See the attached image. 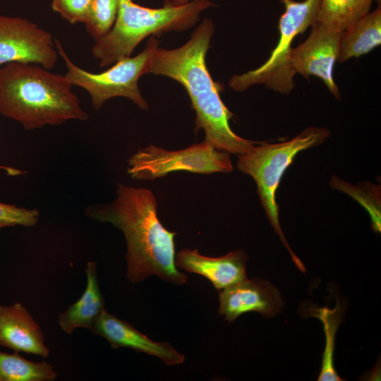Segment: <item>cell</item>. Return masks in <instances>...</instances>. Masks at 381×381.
Listing matches in <instances>:
<instances>
[{
	"mask_svg": "<svg viewBox=\"0 0 381 381\" xmlns=\"http://www.w3.org/2000/svg\"><path fill=\"white\" fill-rule=\"evenodd\" d=\"M308 316L318 318L323 325L325 346L322 353L321 369L318 381L344 380L337 373L334 365L335 337L339 325L343 320L344 307L337 301L334 308L316 307L313 305L305 310Z\"/></svg>",
	"mask_w": 381,
	"mask_h": 381,
	"instance_id": "cell-17",
	"label": "cell"
},
{
	"mask_svg": "<svg viewBox=\"0 0 381 381\" xmlns=\"http://www.w3.org/2000/svg\"><path fill=\"white\" fill-rule=\"evenodd\" d=\"M173 6H181L189 2L190 0H167Z\"/></svg>",
	"mask_w": 381,
	"mask_h": 381,
	"instance_id": "cell-25",
	"label": "cell"
},
{
	"mask_svg": "<svg viewBox=\"0 0 381 381\" xmlns=\"http://www.w3.org/2000/svg\"><path fill=\"white\" fill-rule=\"evenodd\" d=\"M210 0H193L173 6L167 0L159 8L138 5L132 0H119L115 22L110 30L95 42L92 54L102 68L130 56L137 45L150 35L186 30L194 25L204 10L214 6Z\"/></svg>",
	"mask_w": 381,
	"mask_h": 381,
	"instance_id": "cell-4",
	"label": "cell"
},
{
	"mask_svg": "<svg viewBox=\"0 0 381 381\" xmlns=\"http://www.w3.org/2000/svg\"><path fill=\"white\" fill-rule=\"evenodd\" d=\"M341 34L317 22L306 41L292 49L290 56L291 67L295 74L305 78L318 77L337 99L341 96L333 71L340 51Z\"/></svg>",
	"mask_w": 381,
	"mask_h": 381,
	"instance_id": "cell-10",
	"label": "cell"
},
{
	"mask_svg": "<svg viewBox=\"0 0 381 381\" xmlns=\"http://www.w3.org/2000/svg\"><path fill=\"white\" fill-rule=\"evenodd\" d=\"M153 35L145 48L138 55L124 57L101 73H92L75 64L68 57L61 42L54 38L59 55L66 66L65 76L73 85L85 90L91 98L92 106L99 109L111 98L123 97L139 108L147 109L148 104L138 87L140 78L148 73L150 64L159 41Z\"/></svg>",
	"mask_w": 381,
	"mask_h": 381,
	"instance_id": "cell-7",
	"label": "cell"
},
{
	"mask_svg": "<svg viewBox=\"0 0 381 381\" xmlns=\"http://www.w3.org/2000/svg\"><path fill=\"white\" fill-rule=\"evenodd\" d=\"M0 346L42 358L50 353L40 327L20 302L0 305Z\"/></svg>",
	"mask_w": 381,
	"mask_h": 381,
	"instance_id": "cell-14",
	"label": "cell"
},
{
	"mask_svg": "<svg viewBox=\"0 0 381 381\" xmlns=\"http://www.w3.org/2000/svg\"><path fill=\"white\" fill-rule=\"evenodd\" d=\"M58 373L53 365L28 360L18 352L0 351V381H54Z\"/></svg>",
	"mask_w": 381,
	"mask_h": 381,
	"instance_id": "cell-18",
	"label": "cell"
},
{
	"mask_svg": "<svg viewBox=\"0 0 381 381\" xmlns=\"http://www.w3.org/2000/svg\"><path fill=\"white\" fill-rule=\"evenodd\" d=\"M247 259V254L242 250L211 258L200 254L197 250L184 248L176 255L175 262L178 267L205 277L220 291L248 278Z\"/></svg>",
	"mask_w": 381,
	"mask_h": 381,
	"instance_id": "cell-13",
	"label": "cell"
},
{
	"mask_svg": "<svg viewBox=\"0 0 381 381\" xmlns=\"http://www.w3.org/2000/svg\"><path fill=\"white\" fill-rule=\"evenodd\" d=\"M285 7L279 20L278 43L267 60L258 68L229 80V87L243 91L255 85H264L282 94L295 87L296 75L291 67V44L295 37L318 22L321 0H280Z\"/></svg>",
	"mask_w": 381,
	"mask_h": 381,
	"instance_id": "cell-6",
	"label": "cell"
},
{
	"mask_svg": "<svg viewBox=\"0 0 381 381\" xmlns=\"http://www.w3.org/2000/svg\"><path fill=\"white\" fill-rule=\"evenodd\" d=\"M87 282L80 298L70 305L58 318L59 325L64 332L71 334L76 328L92 329L104 309L95 262H87L85 270Z\"/></svg>",
	"mask_w": 381,
	"mask_h": 381,
	"instance_id": "cell-15",
	"label": "cell"
},
{
	"mask_svg": "<svg viewBox=\"0 0 381 381\" xmlns=\"http://www.w3.org/2000/svg\"><path fill=\"white\" fill-rule=\"evenodd\" d=\"M39 216L40 212L36 209H27L0 202V230L17 225L33 226L37 223Z\"/></svg>",
	"mask_w": 381,
	"mask_h": 381,
	"instance_id": "cell-22",
	"label": "cell"
},
{
	"mask_svg": "<svg viewBox=\"0 0 381 381\" xmlns=\"http://www.w3.org/2000/svg\"><path fill=\"white\" fill-rule=\"evenodd\" d=\"M116 194L113 202L88 207L85 214L123 231L127 243L128 279L140 282L156 274L172 284H185L188 276L179 270L175 262L176 233L160 222L152 191L119 183Z\"/></svg>",
	"mask_w": 381,
	"mask_h": 381,
	"instance_id": "cell-1",
	"label": "cell"
},
{
	"mask_svg": "<svg viewBox=\"0 0 381 381\" xmlns=\"http://www.w3.org/2000/svg\"><path fill=\"white\" fill-rule=\"evenodd\" d=\"M58 55L49 31L28 19L0 15V68L10 63H31L51 69Z\"/></svg>",
	"mask_w": 381,
	"mask_h": 381,
	"instance_id": "cell-9",
	"label": "cell"
},
{
	"mask_svg": "<svg viewBox=\"0 0 381 381\" xmlns=\"http://www.w3.org/2000/svg\"><path fill=\"white\" fill-rule=\"evenodd\" d=\"M210 174L233 171L230 154L206 140L169 151L153 145L137 151L128 161V174L137 180H154L172 171Z\"/></svg>",
	"mask_w": 381,
	"mask_h": 381,
	"instance_id": "cell-8",
	"label": "cell"
},
{
	"mask_svg": "<svg viewBox=\"0 0 381 381\" xmlns=\"http://www.w3.org/2000/svg\"><path fill=\"white\" fill-rule=\"evenodd\" d=\"M92 0H52V8L71 24L85 22Z\"/></svg>",
	"mask_w": 381,
	"mask_h": 381,
	"instance_id": "cell-23",
	"label": "cell"
},
{
	"mask_svg": "<svg viewBox=\"0 0 381 381\" xmlns=\"http://www.w3.org/2000/svg\"><path fill=\"white\" fill-rule=\"evenodd\" d=\"M31 63L0 68V114L32 130L68 120L86 121L73 85L64 75Z\"/></svg>",
	"mask_w": 381,
	"mask_h": 381,
	"instance_id": "cell-3",
	"label": "cell"
},
{
	"mask_svg": "<svg viewBox=\"0 0 381 381\" xmlns=\"http://www.w3.org/2000/svg\"><path fill=\"white\" fill-rule=\"evenodd\" d=\"M324 127H308L294 138L277 143H262L248 152L238 155V169L250 176L256 183L258 193L267 219L293 262L303 272L306 267L289 247L283 234L279 218L276 192L284 171L302 150L323 143L329 136Z\"/></svg>",
	"mask_w": 381,
	"mask_h": 381,
	"instance_id": "cell-5",
	"label": "cell"
},
{
	"mask_svg": "<svg viewBox=\"0 0 381 381\" xmlns=\"http://www.w3.org/2000/svg\"><path fill=\"white\" fill-rule=\"evenodd\" d=\"M0 169L6 171L8 175L13 176L21 175L25 173L24 171L20 170L18 169L4 165H0Z\"/></svg>",
	"mask_w": 381,
	"mask_h": 381,
	"instance_id": "cell-24",
	"label": "cell"
},
{
	"mask_svg": "<svg viewBox=\"0 0 381 381\" xmlns=\"http://www.w3.org/2000/svg\"><path fill=\"white\" fill-rule=\"evenodd\" d=\"M91 331L104 338L114 349L126 347L156 356L169 365L182 363L185 360V356L169 343L152 341L130 323L106 310L98 318Z\"/></svg>",
	"mask_w": 381,
	"mask_h": 381,
	"instance_id": "cell-12",
	"label": "cell"
},
{
	"mask_svg": "<svg viewBox=\"0 0 381 381\" xmlns=\"http://www.w3.org/2000/svg\"><path fill=\"white\" fill-rule=\"evenodd\" d=\"M214 30L213 22L205 18L181 47L174 49L158 47L148 73L167 76L181 83L195 111V132L203 129L205 140L215 148L239 155L250 151L255 142L243 138L231 130L229 120L233 114L220 97L219 84L212 80L207 68L205 56Z\"/></svg>",
	"mask_w": 381,
	"mask_h": 381,
	"instance_id": "cell-2",
	"label": "cell"
},
{
	"mask_svg": "<svg viewBox=\"0 0 381 381\" xmlns=\"http://www.w3.org/2000/svg\"><path fill=\"white\" fill-rule=\"evenodd\" d=\"M119 8V0H92L85 22L88 34L97 41L113 26Z\"/></svg>",
	"mask_w": 381,
	"mask_h": 381,
	"instance_id": "cell-21",
	"label": "cell"
},
{
	"mask_svg": "<svg viewBox=\"0 0 381 381\" xmlns=\"http://www.w3.org/2000/svg\"><path fill=\"white\" fill-rule=\"evenodd\" d=\"M373 0H321L318 22L344 32L367 14Z\"/></svg>",
	"mask_w": 381,
	"mask_h": 381,
	"instance_id": "cell-19",
	"label": "cell"
},
{
	"mask_svg": "<svg viewBox=\"0 0 381 381\" xmlns=\"http://www.w3.org/2000/svg\"><path fill=\"white\" fill-rule=\"evenodd\" d=\"M381 44L380 4L342 32L337 61L366 54Z\"/></svg>",
	"mask_w": 381,
	"mask_h": 381,
	"instance_id": "cell-16",
	"label": "cell"
},
{
	"mask_svg": "<svg viewBox=\"0 0 381 381\" xmlns=\"http://www.w3.org/2000/svg\"><path fill=\"white\" fill-rule=\"evenodd\" d=\"M330 186L332 188L345 193L358 201L368 212L371 219L372 229L376 233H380V186L370 181L354 185L343 181L335 175L330 180Z\"/></svg>",
	"mask_w": 381,
	"mask_h": 381,
	"instance_id": "cell-20",
	"label": "cell"
},
{
	"mask_svg": "<svg viewBox=\"0 0 381 381\" xmlns=\"http://www.w3.org/2000/svg\"><path fill=\"white\" fill-rule=\"evenodd\" d=\"M218 291L219 314L224 315L228 322L250 312L272 318L278 314L284 306L277 289L269 282L256 277L246 278Z\"/></svg>",
	"mask_w": 381,
	"mask_h": 381,
	"instance_id": "cell-11",
	"label": "cell"
}]
</instances>
